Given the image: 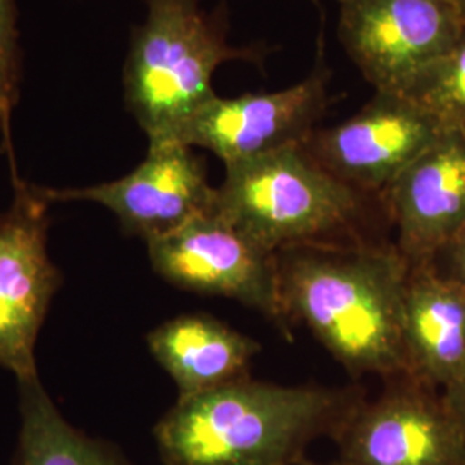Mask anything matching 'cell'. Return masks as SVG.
<instances>
[{
  "label": "cell",
  "mask_w": 465,
  "mask_h": 465,
  "mask_svg": "<svg viewBox=\"0 0 465 465\" xmlns=\"http://www.w3.org/2000/svg\"><path fill=\"white\" fill-rule=\"evenodd\" d=\"M361 395L249 376L178 399L153 428L164 465H300L322 436L336 440Z\"/></svg>",
  "instance_id": "obj_1"
},
{
  "label": "cell",
  "mask_w": 465,
  "mask_h": 465,
  "mask_svg": "<svg viewBox=\"0 0 465 465\" xmlns=\"http://www.w3.org/2000/svg\"><path fill=\"white\" fill-rule=\"evenodd\" d=\"M411 264L397 247L302 245L278 255L286 321L300 319L353 376L405 374L401 312Z\"/></svg>",
  "instance_id": "obj_2"
},
{
  "label": "cell",
  "mask_w": 465,
  "mask_h": 465,
  "mask_svg": "<svg viewBox=\"0 0 465 465\" xmlns=\"http://www.w3.org/2000/svg\"><path fill=\"white\" fill-rule=\"evenodd\" d=\"M234 49L197 0H147L124 63V102L149 143L173 142L184 121L214 99L217 67L250 59Z\"/></svg>",
  "instance_id": "obj_3"
},
{
  "label": "cell",
  "mask_w": 465,
  "mask_h": 465,
  "mask_svg": "<svg viewBox=\"0 0 465 465\" xmlns=\"http://www.w3.org/2000/svg\"><path fill=\"white\" fill-rule=\"evenodd\" d=\"M224 167L214 211L274 255L332 243L331 236L350 230L362 209V193L319 166L302 143Z\"/></svg>",
  "instance_id": "obj_4"
},
{
  "label": "cell",
  "mask_w": 465,
  "mask_h": 465,
  "mask_svg": "<svg viewBox=\"0 0 465 465\" xmlns=\"http://www.w3.org/2000/svg\"><path fill=\"white\" fill-rule=\"evenodd\" d=\"M338 2L340 40L376 92L403 95L465 26V11L455 0Z\"/></svg>",
  "instance_id": "obj_5"
},
{
  "label": "cell",
  "mask_w": 465,
  "mask_h": 465,
  "mask_svg": "<svg viewBox=\"0 0 465 465\" xmlns=\"http://www.w3.org/2000/svg\"><path fill=\"white\" fill-rule=\"evenodd\" d=\"M152 269L173 286L199 295L236 300L286 328L278 255L255 245L211 213L147 242Z\"/></svg>",
  "instance_id": "obj_6"
},
{
  "label": "cell",
  "mask_w": 465,
  "mask_h": 465,
  "mask_svg": "<svg viewBox=\"0 0 465 465\" xmlns=\"http://www.w3.org/2000/svg\"><path fill=\"white\" fill-rule=\"evenodd\" d=\"M15 199L0 213V367L19 380L38 374L35 347L63 276L47 250L45 188L17 178Z\"/></svg>",
  "instance_id": "obj_7"
},
{
  "label": "cell",
  "mask_w": 465,
  "mask_h": 465,
  "mask_svg": "<svg viewBox=\"0 0 465 465\" xmlns=\"http://www.w3.org/2000/svg\"><path fill=\"white\" fill-rule=\"evenodd\" d=\"M340 465H465V438L445 393L409 374L362 401L334 440Z\"/></svg>",
  "instance_id": "obj_8"
},
{
  "label": "cell",
  "mask_w": 465,
  "mask_h": 465,
  "mask_svg": "<svg viewBox=\"0 0 465 465\" xmlns=\"http://www.w3.org/2000/svg\"><path fill=\"white\" fill-rule=\"evenodd\" d=\"M445 134L426 111L400 94L376 92L355 116L314 130L307 153L359 193H384L417 157Z\"/></svg>",
  "instance_id": "obj_9"
},
{
  "label": "cell",
  "mask_w": 465,
  "mask_h": 465,
  "mask_svg": "<svg viewBox=\"0 0 465 465\" xmlns=\"http://www.w3.org/2000/svg\"><path fill=\"white\" fill-rule=\"evenodd\" d=\"M328 78L319 64L303 82L280 92L216 95L184 121L173 142L209 150L224 166L303 143L328 105Z\"/></svg>",
  "instance_id": "obj_10"
},
{
  "label": "cell",
  "mask_w": 465,
  "mask_h": 465,
  "mask_svg": "<svg viewBox=\"0 0 465 465\" xmlns=\"http://www.w3.org/2000/svg\"><path fill=\"white\" fill-rule=\"evenodd\" d=\"M193 150L180 142L149 143L147 157L126 176L84 188H45V195L52 203H99L117 217L123 232L147 243L216 205L217 188L207 182L203 163Z\"/></svg>",
  "instance_id": "obj_11"
},
{
  "label": "cell",
  "mask_w": 465,
  "mask_h": 465,
  "mask_svg": "<svg viewBox=\"0 0 465 465\" xmlns=\"http://www.w3.org/2000/svg\"><path fill=\"white\" fill-rule=\"evenodd\" d=\"M382 199L407 262H434L465 228V134H441Z\"/></svg>",
  "instance_id": "obj_12"
},
{
  "label": "cell",
  "mask_w": 465,
  "mask_h": 465,
  "mask_svg": "<svg viewBox=\"0 0 465 465\" xmlns=\"http://www.w3.org/2000/svg\"><path fill=\"white\" fill-rule=\"evenodd\" d=\"M405 374L441 391L465 369V290L436 262L411 264L401 312Z\"/></svg>",
  "instance_id": "obj_13"
},
{
  "label": "cell",
  "mask_w": 465,
  "mask_h": 465,
  "mask_svg": "<svg viewBox=\"0 0 465 465\" xmlns=\"http://www.w3.org/2000/svg\"><path fill=\"white\" fill-rule=\"evenodd\" d=\"M159 366L178 386V399L242 380L261 343L209 314L173 317L147 334Z\"/></svg>",
  "instance_id": "obj_14"
},
{
  "label": "cell",
  "mask_w": 465,
  "mask_h": 465,
  "mask_svg": "<svg viewBox=\"0 0 465 465\" xmlns=\"http://www.w3.org/2000/svg\"><path fill=\"white\" fill-rule=\"evenodd\" d=\"M17 384L21 430L15 465H134L113 443L73 428L38 374Z\"/></svg>",
  "instance_id": "obj_15"
},
{
  "label": "cell",
  "mask_w": 465,
  "mask_h": 465,
  "mask_svg": "<svg viewBox=\"0 0 465 465\" xmlns=\"http://www.w3.org/2000/svg\"><path fill=\"white\" fill-rule=\"evenodd\" d=\"M403 95L426 111L443 132L465 134V26L451 49Z\"/></svg>",
  "instance_id": "obj_16"
},
{
  "label": "cell",
  "mask_w": 465,
  "mask_h": 465,
  "mask_svg": "<svg viewBox=\"0 0 465 465\" xmlns=\"http://www.w3.org/2000/svg\"><path fill=\"white\" fill-rule=\"evenodd\" d=\"M21 52L17 34L16 0H0V134L4 150L13 166V180H17L11 121L19 99Z\"/></svg>",
  "instance_id": "obj_17"
},
{
  "label": "cell",
  "mask_w": 465,
  "mask_h": 465,
  "mask_svg": "<svg viewBox=\"0 0 465 465\" xmlns=\"http://www.w3.org/2000/svg\"><path fill=\"white\" fill-rule=\"evenodd\" d=\"M445 262V267L438 266V269L447 274L450 280L459 282L465 290V228L459 232L447 249L443 250L436 262Z\"/></svg>",
  "instance_id": "obj_18"
},
{
  "label": "cell",
  "mask_w": 465,
  "mask_h": 465,
  "mask_svg": "<svg viewBox=\"0 0 465 465\" xmlns=\"http://www.w3.org/2000/svg\"><path fill=\"white\" fill-rule=\"evenodd\" d=\"M443 393H445V397L449 400L451 411L455 412V416H457L459 422H460V428H462L465 438V369L464 372L460 374V378L453 382L449 390H445Z\"/></svg>",
  "instance_id": "obj_19"
},
{
  "label": "cell",
  "mask_w": 465,
  "mask_h": 465,
  "mask_svg": "<svg viewBox=\"0 0 465 465\" xmlns=\"http://www.w3.org/2000/svg\"><path fill=\"white\" fill-rule=\"evenodd\" d=\"M455 2H459V4H460V7L465 11V0H455Z\"/></svg>",
  "instance_id": "obj_20"
},
{
  "label": "cell",
  "mask_w": 465,
  "mask_h": 465,
  "mask_svg": "<svg viewBox=\"0 0 465 465\" xmlns=\"http://www.w3.org/2000/svg\"><path fill=\"white\" fill-rule=\"evenodd\" d=\"M334 465H340V464H334Z\"/></svg>",
  "instance_id": "obj_21"
}]
</instances>
